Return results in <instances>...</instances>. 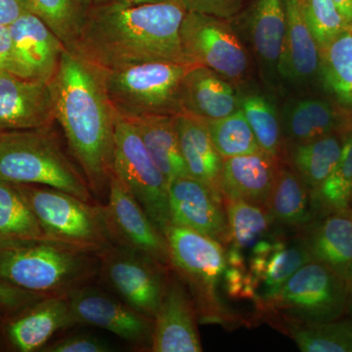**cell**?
Masks as SVG:
<instances>
[{
	"label": "cell",
	"mask_w": 352,
	"mask_h": 352,
	"mask_svg": "<svg viewBox=\"0 0 352 352\" xmlns=\"http://www.w3.org/2000/svg\"><path fill=\"white\" fill-rule=\"evenodd\" d=\"M76 325H90L115 333L138 351H151L154 320L119 298L89 284L69 296Z\"/></svg>",
	"instance_id": "cell-14"
},
{
	"label": "cell",
	"mask_w": 352,
	"mask_h": 352,
	"mask_svg": "<svg viewBox=\"0 0 352 352\" xmlns=\"http://www.w3.org/2000/svg\"><path fill=\"white\" fill-rule=\"evenodd\" d=\"M110 1V0H80V3L85 8L88 7L99 6V4L105 3V2Z\"/></svg>",
	"instance_id": "cell-46"
},
{
	"label": "cell",
	"mask_w": 352,
	"mask_h": 352,
	"mask_svg": "<svg viewBox=\"0 0 352 352\" xmlns=\"http://www.w3.org/2000/svg\"><path fill=\"white\" fill-rule=\"evenodd\" d=\"M342 151V133H332L305 142L294 143L289 153L291 170L314 193L327 179Z\"/></svg>",
	"instance_id": "cell-28"
},
{
	"label": "cell",
	"mask_w": 352,
	"mask_h": 352,
	"mask_svg": "<svg viewBox=\"0 0 352 352\" xmlns=\"http://www.w3.org/2000/svg\"><path fill=\"white\" fill-rule=\"evenodd\" d=\"M198 315L188 288L173 268L154 319L153 352H201Z\"/></svg>",
	"instance_id": "cell-17"
},
{
	"label": "cell",
	"mask_w": 352,
	"mask_h": 352,
	"mask_svg": "<svg viewBox=\"0 0 352 352\" xmlns=\"http://www.w3.org/2000/svg\"><path fill=\"white\" fill-rule=\"evenodd\" d=\"M15 184L48 239L94 254L113 244L100 204L44 185Z\"/></svg>",
	"instance_id": "cell-7"
},
{
	"label": "cell",
	"mask_w": 352,
	"mask_h": 352,
	"mask_svg": "<svg viewBox=\"0 0 352 352\" xmlns=\"http://www.w3.org/2000/svg\"><path fill=\"white\" fill-rule=\"evenodd\" d=\"M13 43V74L50 82L67 50L54 32L32 12L21 16L9 25Z\"/></svg>",
	"instance_id": "cell-19"
},
{
	"label": "cell",
	"mask_w": 352,
	"mask_h": 352,
	"mask_svg": "<svg viewBox=\"0 0 352 352\" xmlns=\"http://www.w3.org/2000/svg\"><path fill=\"white\" fill-rule=\"evenodd\" d=\"M264 317L291 338L300 351L352 352V319L309 323L274 314Z\"/></svg>",
	"instance_id": "cell-26"
},
{
	"label": "cell",
	"mask_w": 352,
	"mask_h": 352,
	"mask_svg": "<svg viewBox=\"0 0 352 352\" xmlns=\"http://www.w3.org/2000/svg\"><path fill=\"white\" fill-rule=\"evenodd\" d=\"M168 245L170 267L188 288L198 320L235 328L244 320L227 307L219 288L227 267L226 247L219 242L186 228L168 224L163 229Z\"/></svg>",
	"instance_id": "cell-4"
},
{
	"label": "cell",
	"mask_w": 352,
	"mask_h": 352,
	"mask_svg": "<svg viewBox=\"0 0 352 352\" xmlns=\"http://www.w3.org/2000/svg\"><path fill=\"white\" fill-rule=\"evenodd\" d=\"M346 312H349V314L351 315L352 319V287L351 289H349V302H347Z\"/></svg>",
	"instance_id": "cell-47"
},
{
	"label": "cell",
	"mask_w": 352,
	"mask_h": 352,
	"mask_svg": "<svg viewBox=\"0 0 352 352\" xmlns=\"http://www.w3.org/2000/svg\"><path fill=\"white\" fill-rule=\"evenodd\" d=\"M317 219L330 212L351 210L352 204V124L342 132V151L337 166L311 194Z\"/></svg>",
	"instance_id": "cell-33"
},
{
	"label": "cell",
	"mask_w": 352,
	"mask_h": 352,
	"mask_svg": "<svg viewBox=\"0 0 352 352\" xmlns=\"http://www.w3.org/2000/svg\"><path fill=\"white\" fill-rule=\"evenodd\" d=\"M314 261L352 287V210L330 212L296 232Z\"/></svg>",
	"instance_id": "cell-20"
},
{
	"label": "cell",
	"mask_w": 352,
	"mask_h": 352,
	"mask_svg": "<svg viewBox=\"0 0 352 352\" xmlns=\"http://www.w3.org/2000/svg\"><path fill=\"white\" fill-rule=\"evenodd\" d=\"M311 259L296 233L288 236L279 230L254 245L247 263L256 291V310L261 311L296 271Z\"/></svg>",
	"instance_id": "cell-16"
},
{
	"label": "cell",
	"mask_w": 352,
	"mask_h": 352,
	"mask_svg": "<svg viewBox=\"0 0 352 352\" xmlns=\"http://www.w3.org/2000/svg\"><path fill=\"white\" fill-rule=\"evenodd\" d=\"M349 126L328 102L307 99L292 109L287 120V133L294 143H300L342 133Z\"/></svg>",
	"instance_id": "cell-31"
},
{
	"label": "cell",
	"mask_w": 352,
	"mask_h": 352,
	"mask_svg": "<svg viewBox=\"0 0 352 352\" xmlns=\"http://www.w3.org/2000/svg\"><path fill=\"white\" fill-rule=\"evenodd\" d=\"M55 122L50 82L0 72V132L43 129Z\"/></svg>",
	"instance_id": "cell-18"
},
{
	"label": "cell",
	"mask_w": 352,
	"mask_h": 352,
	"mask_svg": "<svg viewBox=\"0 0 352 352\" xmlns=\"http://www.w3.org/2000/svg\"><path fill=\"white\" fill-rule=\"evenodd\" d=\"M97 256L101 281L122 302L154 320L170 267L116 244L108 245Z\"/></svg>",
	"instance_id": "cell-11"
},
{
	"label": "cell",
	"mask_w": 352,
	"mask_h": 352,
	"mask_svg": "<svg viewBox=\"0 0 352 352\" xmlns=\"http://www.w3.org/2000/svg\"><path fill=\"white\" fill-rule=\"evenodd\" d=\"M113 171L131 190L163 232L170 223L168 182L143 143L133 122L117 116Z\"/></svg>",
	"instance_id": "cell-10"
},
{
	"label": "cell",
	"mask_w": 352,
	"mask_h": 352,
	"mask_svg": "<svg viewBox=\"0 0 352 352\" xmlns=\"http://www.w3.org/2000/svg\"><path fill=\"white\" fill-rule=\"evenodd\" d=\"M102 207L106 228L113 244L144 254L170 267L168 245L163 232L148 217L126 183L113 171L109 178L108 201Z\"/></svg>",
	"instance_id": "cell-13"
},
{
	"label": "cell",
	"mask_w": 352,
	"mask_h": 352,
	"mask_svg": "<svg viewBox=\"0 0 352 352\" xmlns=\"http://www.w3.org/2000/svg\"><path fill=\"white\" fill-rule=\"evenodd\" d=\"M282 230L296 233L317 219L311 192L291 168L280 166L267 207Z\"/></svg>",
	"instance_id": "cell-25"
},
{
	"label": "cell",
	"mask_w": 352,
	"mask_h": 352,
	"mask_svg": "<svg viewBox=\"0 0 352 352\" xmlns=\"http://www.w3.org/2000/svg\"><path fill=\"white\" fill-rule=\"evenodd\" d=\"M180 41L189 64L210 69L228 82H239L247 74V52L226 18L187 11Z\"/></svg>",
	"instance_id": "cell-12"
},
{
	"label": "cell",
	"mask_w": 352,
	"mask_h": 352,
	"mask_svg": "<svg viewBox=\"0 0 352 352\" xmlns=\"http://www.w3.org/2000/svg\"><path fill=\"white\" fill-rule=\"evenodd\" d=\"M322 75L329 89L352 108V24L319 48Z\"/></svg>",
	"instance_id": "cell-34"
},
{
	"label": "cell",
	"mask_w": 352,
	"mask_h": 352,
	"mask_svg": "<svg viewBox=\"0 0 352 352\" xmlns=\"http://www.w3.org/2000/svg\"><path fill=\"white\" fill-rule=\"evenodd\" d=\"M280 166L279 160L263 151L224 160L221 173L224 201H245L267 210Z\"/></svg>",
	"instance_id": "cell-21"
},
{
	"label": "cell",
	"mask_w": 352,
	"mask_h": 352,
	"mask_svg": "<svg viewBox=\"0 0 352 352\" xmlns=\"http://www.w3.org/2000/svg\"><path fill=\"white\" fill-rule=\"evenodd\" d=\"M175 120L189 175L223 197L221 173L224 159L212 142L207 122L187 112L175 116Z\"/></svg>",
	"instance_id": "cell-22"
},
{
	"label": "cell",
	"mask_w": 352,
	"mask_h": 352,
	"mask_svg": "<svg viewBox=\"0 0 352 352\" xmlns=\"http://www.w3.org/2000/svg\"><path fill=\"white\" fill-rule=\"evenodd\" d=\"M0 180L52 187L96 203L53 126L0 132Z\"/></svg>",
	"instance_id": "cell-5"
},
{
	"label": "cell",
	"mask_w": 352,
	"mask_h": 352,
	"mask_svg": "<svg viewBox=\"0 0 352 352\" xmlns=\"http://www.w3.org/2000/svg\"><path fill=\"white\" fill-rule=\"evenodd\" d=\"M349 293L346 283L333 271L311 259L296 271L258 314L309 323L338 320L346 312Z\"/></svg>",
	"instance_id": "cell-8"
},
{
	"label": "cell",
	"mask_w": 352,
	"mask_h": 352,
	"mask_svg": "<svg viewBox=\"0 0 352 352\" xmlns=\"http://www.w3.org/2000/svg\"><path fill=\"white\" fill-rule=\"evenodd\" d=\"M55 120L72 156L95 196L108 191L113 171L116 120L102 69L67 50L50 82Z\"/></svg>",
	"instance_id": "cell-2"
},
{
	"label": "cell",
	"mask_w": 352,
	"mask_h": 352,
	"mask_svg": "<svg viewBox=\"0 0 352 352\" xmlns=\"http://www.w3.org/2000/svg\"><path fill=\"white\" fill-rule=\"evenodd\" d=\"M13 43L10 30L7 25H0V72L13 73Z\"/></svg>",
	"instance_id": "cell-42"
},
{
	"label": "cell",
	"mask_w": 352,
	"mask_h": 352,
	"mask_svg": "<svg viewBox=\"0 0 352 352\" xmlns=\"http://www.w3.org/2000/svg\"><path fill=\"white\" fill-rule=\"evenodd\" d=\"M194 66L196 65L147 62L101 69L106 92L116 115L132 120L184 112L182 82Z\"/></svg>",
	"instance_id": "cell-6"
},
{
	"label": "cell",
	"mask_w": 352,
	"mask_h": 352,
	"mask_svg": "<svg viewBox=\"0 0 352 352\" xmlns=\"http://www.w3.org/2000/svg\"><path fill=\"white\" fill-rule=\"evenodd\" d=\"M113 347L105 340L88 333H69L50 342L41 352H109Z\"/></svg>",
	"instance_id": "cell-39"
},
{
	"label": "cell",
	"mask_w": 352,
	"mask_h": 352,
	"mask_svg": "<svg viewBox=\"0 0 352 352\" xmlns=\"http://www.w3.org/2000/svg\"><path fill=\"white\" fill-rule=\"evenodd\" d=\"M168 193L170 223L208 236L224 247L230 245L223 197L190 175L170 180Z\"/></svg>",
	"instance_id": "cell-15"
},
{
	"label": "cell",
	"mask_w": 352,
	"mask_h": 352,
	"mask_svg": "<svg viewBox=\"0 0 352 352\" xmlns=\"http://www.w3.org/2000/svg\"><path fill=\"white\" fill-rule=\"evenodd\" d=\"M29 4L32 12L41 18L69 48L85 16V8L80 0H29Z\"/></svg>",
	"instance_id": "cell-37"
},
{
	"label": "cell",
	"mask_w": 352,
	"mask_h": 352,
	"mask_svg": "<svg viewBox=\"0 0 352 352\" xmlns=\"http://www.w3.org/2000/svg\"><path fill=\"white\" fill-rule=\"evenodd\" d=\"M73 326L69 296L23 292L0 308V352H41L55 333Z\"/></svg>",
	"instance_id": "cell-9"
},
{
	"label": "cell",
	"mask_w": 352,
	"mask_h": 352,
	"mask_svg": "<svg viewBox=\"0 0 352 352\" xmlns=\"http://www.w3.org/2000/svg\"><path fill=\"white\" fill-rule=\"evenodd\" d=\"M333 1L344 20L349 24H352V0H333Z\"/></svg>",
	"instance_id": "cell-44"
},
{
	"label": "cell",
	"mask_w": 352,
	"mask_h": 352,
	"mask_svg": "<svg viewBox=\"0 0 352 352\" xmlns=\"http://www.w3.org/2000/svg\"><path fill=\"white\" fill-rule=\"evenodd\" d=\"M351 210H352V204H351Z\"/></svg>",
	"instance_id": "cell-48"
},
{
	"label": "cell",
	"mask_w": 352,
	"mask_h": 352,
	"mask_svg": "<svg viewBox=\"0 0 352 352\" xmlns=\"http://www.w3.org/2000/svg\"><path fill=\"white\" fill-rule=\"evenodd\" d=\"M285 10L286 32L278 69L291 78H308L320 63L318 45L305 20L302 0H285Z\"/></svg>",
	"instance_id": "cell-24"
},
{
	"label": "cell",
	"mask_w": 352,
	"mask_h": 352,
	"mask_svg": "<svg viewBox=\"0 0 352 352\" xmlns=\"http://www.w3.org/2000/svg\"><path fill=\"white\" fill-rule=\"evenodd\" d=\"M184 112L204 120H219L240 108V98L230 82L206 67L194 66L182 82Z\"/></svg>",
	"instance_id": "cell-23"
},
{
	"label": "cell",
	"mask_w": 352,
	"mask_h": 352,
	"mask_svg": "<svg viewBox=\"0 0 352 352\" xmlns=\"http://www.w3.org/2000/svg\"><path fill=\"white\" fill-rule=\"evenodd\" d=\"M126 6H143V4L162 3V2L175 1V0H115Z\"/></svg>",
	"instance_id": "cell-45"
},
{
	"label": "cell",
	"mask_w": 352,
	"mask_h": 352,
	"mask_svg": "<svg viewBox=\"0 0 352 352\" xmlns=\"http://www.w3.org/2000/svg\"><path fill=\"white\" fill-rule=\"evenodd\" d=\"M244 0H182L189 12L208 14L217 17H232L239 10Z\"/></svg>",
	"instance_id": "cell-40"
},
{
	"label": "cell",
	"mask_w": 352,
	"mask_h": 352,
	"mask_svg": "<svg viewBox=\"0 0 352 352\" xmlns=\"http://www.w3.org/2000/svg\"><path fill=\"white\" fill-rule=\"evenodd\" d=\"M240 109L261 149L280 161L283 153V138L279 119L272 104L261 95L249 94L240 98Z\"/></svg>",
	"instance_id": "cell-35"
},
{
	"label": "cell",
	"mask_w": 352,
	"mask_h": 352,
	"mask_svg": "<svg viewBox=\"0 0 352 352\" xmlns=\"http://www.w3.org/2000/svg\"><path fill=\"white\" fill-rule=\"evenodd\" d=\"M302 6L318 48L330 43L349 25L333 0H302Z\"/></svg>",
	"instance_id": "cell-38"
},
{
	"label": "cell",
	"mask_w": 352,
	"mask_h": 352,
	"mask_svg": "<svg viewBox=\"0 0 352 352\" xmlns=\"http://www.w3.org/2000/svg\"><path fill=\"white\" fill-rule=\"evenodd\" d=\"M182 0L126 6L115 0L85 8L78 36L67 50L102 69L147 63L189 64L180 27Z\"/></svg>",
	"instance_id": "cell-1"
},
{
	"label": "cell",
	"mask_w": 352,
	"mask_h": 352,
	"mask_svg": "<svg viewBox=\"0 0 352 352\" xmlns=\"http://www.w3.org/2000/svg\"><path fill=\"white\" fill-rule=\"evenodd\" d=\"M23 289L15 288L0 281V308L3 307L7 303L12 302L16 298H18L23 293Z\"/></svg>",
	"instance_id": "cell-43"
},
{
	"label": "cell",
	"mask_w": 352,
	"mask_h": 352,
	"mask_svg": "<svg viewBox=\"0 0 352 352\" xmlns=\"http://www.w3.org/2000/svg\"><path fill=\"white\" fill-rule=\"evenodd\" d=\"M250 18L254 51L264 63L278 68L286 32L285 0H254Z\"/></svg>",
	"instance_id": "cell-29"
},
{
	"label": "cell",
	"mask_w": 352,
	"mask_h": 352,
	"mask_svg": "<svg viewBox=\"0 0 352 352\" xmlns=\"http://www.w3.org/2000/svg\"><path fill=\"white\" fill-rule=\"evenodd\" d=\"M28 12H32L29 0H0V25L9 27Z\"/></svg>",
	"instance_id": "cell-41"
},
{
	"label": "cell",
	"mask_w": 352,
	"mask_h": 352,
	"mask_svg": "<svg viewBox=\"0 0 352 352\" xmlns=\"http://www.w3.org/2000/svg\"><path fill=\"white\" fill-rule=\"evenodd\" d=\"M48 239L15 183L0 180V245Z\"/></svg>",
	"instance_id": "cell-30"
},
{
	"label": "cell",
	"mask_w": 352,
	"mask_h": 352,
	"mask_svg": "<svg viewBox=\"0 0 352 352\" xmlns=\"http://www.w3.org/2000/svg\"><path fill=\"white\" fill-rule=\"evenodd\" d=\"M97 254L50 239L0 245V281L28 293L69 296L98 276Z\"/></svg>",
	"instance_id": "cell-3"
},
{
	"label": "cell",
	"mask_w": 352,
	"mask_h": 352,
	"mask_svg": "<svg viewBox=\"0 0 352 352\" xmlns=\"http://www.w3.org/2000/svg\"><path fill=\"white\" fill-rule=\"evenodd\" d=\"M210 138L224 160L263 151L241 109L219 120H206Z\"/></svg>",
	"instance_id": "cell-36"
},
{
	"label": "cell",
	"mask_w": 352,
	"mask_h": 352,
	"mask_svg": "<svg viewBox=\"0 0 352 352\" xmlns=\"http://www.w3.org/2000/svg\"><path fill=\"white\" fill-rule=\"evenodd\" d=\"M226 208L230 231V245L244 254L254 245L282 230L273 221L266 208L241 200H226ZM245 256V254H244Z\"/></svg>",
	"instance_id": "cell-32"
},
{
	"label": "cell",
	"mask_w": 352,
	"mask_h": 352,
	"mask_svg": "<svg viewBox=\"0 0 352 352\" xmlns=\"http://www.w3.org/2000/svg\"><path fill=\"white\" fill-rule=\"evenodd\" d=\"M168 182L189 175L176 131L175 116H145L129 120Z\"/></svg>",
	"instance_id": "cell-27"
}]
</instances>
